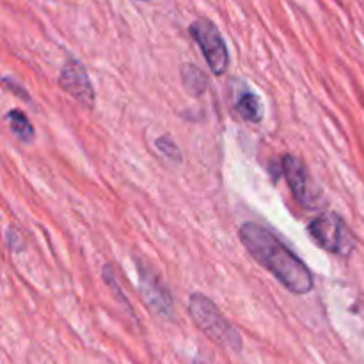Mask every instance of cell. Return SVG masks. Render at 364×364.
<instances>
[{"label":"cell","instance_id":"obj_1","mask_svg":"<svg viewBox=\"0 0 364 364\" xmlns=\"http://www.w3.org/2000/svg\"><path fill=\"white\" fill-rule=\"evenodd\" d=\"M238 235L249 255L267 272L272 274L288 291L295 295H306L313 290L315 279L308 265L272 231L256 223H245Z\"/></svg>","mask_w":364,"mask_h":364},{"label":"cell","instance_id":"obj_2","mask_svg":"<svg viewBox=\"0 0 364 364\" xmlns=\"http://www.w3.org/2000/svg\"><path fill=\"white\" fill-rule=\"evenodd\" d=\"M188 313L191 318L199 331L206 334L212 341L224 348H230L233 352H240L244 343L238 334V331L228 322L219 311L215 304L203 294H192L188 301Z\"/></svg>","mask_w":364,"mask_h":364},{"label":"cell","instance_id":"obj_3","mask_svg":"<svg viewBox=\"0 0 364 364\" xmlns=\"http://www.w3.org/2000/svg\"><path fill=\"white\" fill-rule=\"evenodd\" d=\"M188 32L201 48L206 64L213 71V75L220 77V75L226 73L228 66H230V53H228L226 41H224L217 25L210 21L208 18L201 16L192 21Z\"/></svg>","mask_w":364,"mask_h":364},{"label":"cell","instance_id":"obj_4","mask_svg":"<svg viewBox=\"0 0 364 364\" xmlns=\"http://www.w3.org/2000/svg\"><path fill=\"white\" fill-rule=\"evenodd\" d=\"M308 233L323 249L336 256H347L354 249V238L338 213H322L309 223Z\"/></svg>","mask_w":364,"mask_h":364},{"label":"cell","instance_id":"obj_5","mask_svg":"<svg viewBox=\"0 0 364 364\" xmlns=\"http://www.w3.org/2000/svg\"><path fill=\"white\" fill-rule=\"evenodd\" d=\"M137 272L139 291H141V297L144 301V304L151 309L153 315L171 322L174 318V302L171 291L162 283L159 274L153 269H149L141 259H137Z\"/></svg>","mask_w":364,"mask_h":364},{"label":"cell","instance_id":"obj_6","mask_svg":"<svg viewBox=\"0 0 364 364\" xmlns=\"http://www.w3.org/2000/svg\"><path fill=\"white\" fill-rule=\"evenodd\" d=\"M59 85L64 92L77 100L82 107L91 109L95 105V89H92L91 80H89L87 70L80 60L75 57L64 63L63 70L59 73Z\"/></svg>","mask_w":364,"mask_h":364},{"label":"cell","instance_id":"obj_7","mask_svg":"<svg viewBox=\"0 0 364 364\" xmlns=\"http://www.w3.org/2000/svg\"><path fill=\"white\" fill-rule=\"evenodd\" d=\"M281 167H283V176L290 187L291 194H294L295 201L306 210L315 208V199H313L311 191L308 187V173H306L302 160L294 155H284Z\"/></svg>","mask_w":364,"mask_h":364},{"label":"cell","instance_id":"obj_8","mask_svg":"<svg viewBox=\"0 0 364 364\" xmlns=\"http://www.w3.org/2000/svg\"><path fill=\"white\" fill-rule=\"evenodd\" d=\"M181 82H183L185 91L191 96H196V98L205 95V91L208 89V77H206V73L192 63L181 66Z\"/></svg>","mask_w":364,"mask_h":364},{"label":"cell","instance_id":"obj_9","mask_svg":"<svg viewBox=\"0 0 364 364\" xmlns=\"http://www.w3.org/2000/svg\"><path fill=\"white\" fill-rule=\"evenodd\" d=\"M235 109H237L238 116L242 117L247 123H259L263 117V109L262 102H259L258 96L251 91L240 92V96L235 102Z\"/></svg>","mask_w":364,"mask_h":364},{"label":"cell","instance_id":"obj_10","mask_svg":"<svg viewBox=\"0 0 364 364\" xmlns=\"http://www.w3.org/2000/svg\"><path fill=\"white\" fill-rule=\"evenodd\" d=\"M6 121L9 123L11 132H13V134L16 135L21 142L28 144V142L34 141V137H36L34 127H32L31 119H28V117L25 116L20 109L9 110V112L6 114Z\"/></svg>","mask_w":364,"mask_h":364},{"label":"cell","instance_id":"obj_11","mask_svg":"<svg viewBox=\"0 0 364 364\" xmlns=\"http://www.w3.org/2000/svg\"><path fill=\"white\" fill-rule=\"evenodd\" d=\"M155 146L164 156H167V159L171 160H176V162H181L180 148H178V144L169 137V135H162V137L156 139Z\"/></svg>","mask_w":364,"mask_h":364},{"label":"cell","instance_id":"obj_12","mask_svg":"<svg viewBox=\"0 0 364 364\" xmlns=\"http://www.w3.org/2000/svg\"><path fill=\"white\" fill-rule=\"evenodd\" d=\"M103 279H105V283L109 284V288L110 290L114 291V294H116V299L117 301L121 302V304L124 306V308L128 309V311L130 313H134V309H132V306H130V302L127 301V299H124V295L121 294V290H119V287H117V281H116V274H114V270H112V267L110 265H105V269H103Z\"/></svg>","mask_w":364,"mask_h":364}]
</instances>
